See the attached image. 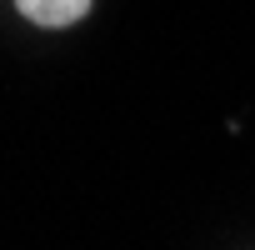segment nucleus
<instances>
[{"mask_svg": "<svg viewBox=\"0 0 255 250\" xmlns=\"http://www.w3.org/2000/svg\"><path fill=\"white\" fill-rule=\"evenodd\" d=\"M15 5H20L25 20H35V25H45V30H60V25L85 20L90 0H15Z\"/></svg>", "mask_w": 255, "mask_h": 250, "instance_id": "f257e3e1", "label": "nucleus"}]
</instances>
